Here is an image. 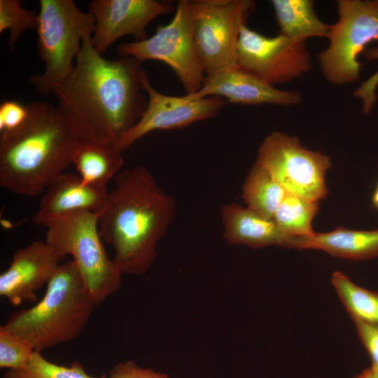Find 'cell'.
I'll list each match as a JSON object with an SVG mask.
<instances>
[{
	"label": "cell",
	"mask_w": 378,
	"mask_h": 378,
	"mask_svg": "<svg viewBox=\"0 0 378 378\" xmlns=\"http://www.w3.org/2000/svg\"><path fill=\"white\" fill-rule=\"evenodd\" d=\"M136 59L108 60L84 36L76 65L53 91L57 107L80 140L114 145L139 121L147 106L146 71Z\"/></svg>",
	"instance_id": "1"
},
{
	"label": "cell",
	"mask_w": 378,
	"mask_h": 378,
	"mask_svg": "<svg viewBox=\"0 0 378 378\" xmlns=\"http://www.w3.org/2000/svg\"><path fill=\"white\" fill-rule=\"evenodd\" d=\"M176 212L175 198L167 193L146 167L120 171L98 214L101 237L114 250L122 274L143 275L157 257L159 241Z\"/></svg>",
	"instance_id": "2"
},
{
	"label": "cell",
	"mask_w": 378,
	"mask_h": 378,
	"mask_svg": "<svg viewBox=\"0 0 378 378\" xmlns=\"http://www.w3.org/2000/svg\"><path fill=\"white\" fill-rule=\"evenodd\" d=\"M26 125L0 139V185L19 195L36 197L72 164L81 141L57 106L28 104Z\"/></svg>",
	"instance_id": "3"
},
{
	"label": "cell",
	"mask_w": 378,
	"mask_h": 378,
	"mask_svg": "<svg viewBox=\"0 0 378 378\" xmlns=\"http://www.w3.org/2000/svg\"><path fill=\"white\" fill-rule=\"evenodd\" d=\"M95 306L71 260L59 265L39 302L14 312L1 326L41 352L76 338Z\"/></svg>",
	"instance_id": "4"
},
{
	"label": "cell",
	"mask_w": 378,
	"mask_h": 378,
	"mask_svg": "<svg viewBox=\"0 0 378 378\" xmlns=\"http://www.w3.org/2000/svg\"><path fill=\"white\" fill-rule=\"evenodd\" d=\"M45 241L60 260L72 256L85 289L97 306L121 286L122 273L101 241L98 214L79 211L46 225Z\"/></svg>",
	"instance_id": "5"
},
{
	"label": "cell",
	"mask_w": 378,
	"mask_h": 378,
	"mask_svg": "<svg viewBox=\"0 0 378 378\" xmlns=\"http://www.w3.org/2000/svg\"><path fill=\"white\" fill-rule=\"evenodd\" d=\"M37 52L45 64L44 71L30 77L29 82L42 94L54 90L72 72L83 38L93 34L95 20L72 0H40Z\"/></svg>",
	"instance_id": "6"
},
{
	"label": "cell",
	"mask_w": 378,
	"mask_h": 378,
	"mask_svg": "<svg viewBox=\"0 0 378 378\" xmlns=\"http://www.w3.org/2000/svg\"><path fill=\"white\" fill-rule=\"evenodd\" d=\"M337 5L338 20L330 25L329 45L317 61L324 78L341 85L359 79V55L370 43L378 42V0H338Z\"/></svg>",
	"instance_id": "7"
},
{
	"label": "cell",
	"mask_w": 378,
	"mask_h": 378,
	"mask_svg": "<svg viewBox=\"0 0 378 378\" xmlns=\"http://www.w3.org/2000/svg\"><path fill=\"white\" fill-rule=\"evenodd\" d=\"M196 50L205 75L238 68L241 27L255 10L253 0H189Z\"/></svg>",
	"instance_id": "8"
},
{
	"label": "cell",
	"mask_w": 378,
	"mask_h": 378,
	"mask_svg": "<svg viewBox=\"0 0 378 378\" xmlns=\"http://www.w3.org/2000/svg\"><path fill=\"white\" fill-rule=\"evenodd\" d=\"M117 51L141 63L151 59L164 62L187 94L197 92L206 76L194 41L189 0L178 1L172 20L158 25L152 36L120 44Z\"/></svg>",
	"instance_id": "9"
},
{
	"label": "cell",
	"mask_w": 378,
	"mask_h": 378,
	"mask_svg": "<svg viewBox=\"0 0 378 378\" xmlns=\"http://www.w3.org/2000/svg\"><path fill=\"white\" fill-rule=\"evenodd\" d=\"M255 163L288 193L315 202L328 195L325 176L331 167L330 156L303 147L295 136L272 132L261 143Z\"/></svg>",
	"instance_id": "10"
},
{
	"label": "cell",
	"mask_w": 378,
	"mask_h": 378,
	"mask_svg": "<svg viewBox=\"0 0 378 378\" xmlns=\"http://www.w3.org/2000/svg\"><path fill=\"white\" fill-rule=\"evenodd\" d=\"M238 67L275 85L292 81L311 71L305 42L282 34L267 36L244 24L237 47Z\"/></svg>",
	"instance_id": "11"
},
{
	"label": "cell",
	"mask_w": 378,
	"mask_h": 378,
	"mask_svg": "<svg viewBox=\"0 0 378 378\" xmlns=\"http://www.w3.org/2000/svg\"><path fill=\"white\" fill-rule=\"evenodd\" d=\"M143 88L148 96L146 110L136 124L117 144L116 148L121 153L154 130L183 128L212 118L225 104V99L218 96L197 97L194 94L182 97L163 94L150 85L147 74L143 78Z\"/></svg>",
	"instance_id": "12"
},
{
	"label": "cell",
	"mask_w": 378,
	"mask_h": 378,
	"mask_svg": "<svg viewBox=\"0 0 378 378\" xmlns=\"http://www.w3.org/2000/svg\"><path fill=\"white\" fill-rule=\"evenodd\" d=\"M88 8L95 20L92 43L101 55L124 36L132 35L136 41L147 38L148 24L176 10L169 3L155 0H93Z\"/></svg>",
	"instance_id": "13"
},
{
	"label": "cell",
	"mask_w": 378,
	"mask_h": 378,
	"mask_svg": "<svg viewBox=\"0 0 378 378\" xmlns=\"http://www.w3.org/2000/svg\"><path fill=\"white\" fill-rule=\"evenodd\" d=\"M60 258L46 241H36L14 253L8 269L0 275V295L15 306L36 302V290L47 284Z\"/></svg>",
	"instance_id": "14"
},
{
	"label": "cell",
	"mask_w": 378,
	"mask_h": 378,
	"mask_svg": "<svg viewBox=\"0 0 378 378\" xmlns=\"http://www.w3.org/2000/svg\"><path fill=\"white\" fill-rule=\"evenodd\" d=\"M193 94L197 97L218 96L244 105L295 106L302 101L300 92L279 90L239 67L206 75L201 88Z\"/></svg>",
	"instance_id": "15"
},
{
	"label": "cell",
	"mask_w": 378,
	"mask_h": 378,
	"mask_svg": "<svg viewBox=\"0 0 378 378\" xmlns=\"http://www.w3.org/2000/svg\"><path fill=\"white\" fill-rule=\"evenodd\" d=\"M42 194L32 221L35 225L46 226L76 211L99 214L108 192L106 188L84 183L79 175L64 172L56 177Z\"/></svg>",
	"instance_id": "16"
},
{
	"label": "cell",
	"mask_w": 378,
	"mask_h": 378,
	"mask_svg": "<svg viewBox=\"0 0 378 378\" xmlns=\"http://www.w3.org/2000/svg\"><path fill=\"white\" fill-rule=\"evenodd\" d=\"M224 239L231 245L244 244L252 248L280 246L299 249L300 237L286 234L273 219L265 218L237 203L220 209Z\"/></svg>",
	"instance_id": "17"
},
{
	"label": "cell",
	"mask_w": 378,
	"mask_h": 378,
	"mask_svg": "<svg viewBox=\"0 0 378 378\" xmlns=\"http://www.w3.org/2000/svg\"><path fill=\"white\" fill-rule=\"evenodd\" d=\"M318 249L332 256L360 260L378 256V229L353 230L343 227L300 237V249Z\"/></svg>",
	"instance_id": "18"
},
{
	"label": "cell",
	"mask_w": 378,
	"mask_h": 378,
	"mask_svg": "<svg viewBox=\"0 0 378 378\" xmlns=\"http://www.w3.org/2000/svg\"><path fill=\"white\" fill-rule=\"evenodd\" d=\"M121 153L114 145L81 140L74 152L72 164L84 183L106 188L124 163Z\"/></svg>",
	"instance_id": "19"
},
{
	"label": "cell",
	"mask_w": 378,
	"mask_h": 378,
	"mask_svg": "<svg viewBox=\"0 0 378 378\" xmlns=\"http://www.w3.org/2000/svg\"><path fill=\"white\" fill-rule=\"evenodd\" d=\"M280 34L296 42L327 38L330 25L317 16L312 0H272Z\"/></svg>",
	"instance_id": "20"
},
{
	"label": "cell",
	"mask_w": 378,
	"mask_h": 378,
	"mask_svg": "<svg viewBox=\"0 0 378 378\" xmlns=\"http://www.w3.org/2000/svg\"><path fill=\"white\" fill-rule=\"evenodd\" d=\"M287 192L262 167L254 163L246 176L242 197L247 207L270 219Z\"/></svg>",
	"instance_id": "21"
},
{
	"label": "cell",
	"mask_w": 378,
	"mask_h": 378,
	"mask_svg": "<svg viewBox=\"0 0 378 378\" xmlns=\"http://www.w3.org/2000/svg\"><path fill=\"white\" fill-rule=\"evenodd\" d=\"M330 281L341 302L354 321L378 326V292L362 288L340 271Z\"/></svg>",
	"instance_id": "22"
},
{
	"label": "cell",
	"mask_w": 378,
	"mask_h": 378,
	"mask_svg": "<svg viewBox=\"0 0 378 378\" xmlns=\"http://www.w3.org/2000/svg\"><path fill=\"white\" fill-rule=\"evenodd\" d=\"M319 210L318 202L286 193L273 216V220L286 234L293 237L312 235L314 217Z\"/></svg>",
	"instance_id": "23"
},
{
	"label": "cell",
	"mask_w": 378,
	"mask_h": 378,
	"mask_svg": "<svg viewBox=\"0 0 378 378\" xmlns=\"http://www.w3.org/2000/svg\"><path fill=\"white\" fill-rule=\"evenodd\" d=\"M4 378H96L87 374L83 366L76 361L70 367L59 365L46 360L40 351H34L22 368L7 370ZM101 378H106L103 376Z\"/></svg>",
	"instance_id": "24"
},
{
	"label": "cell",
	"mask_w": 378,
	"mask_h": 378,
	"mask_svg": "<svg viewBox=\"0 0 378 378\" xmlns=\"http://www.w3.org/2000/svg\"><path fill=\"white\" fill-rule=\"evenodd\" d=\"M38 13L23 8L18 0H0V33L9 30L8 48L13 50L22 34L28 29L36 30Z\"/></svg>",
	"instance_id": "25"
},
{
	"label": "cell",
	"mask_w": 378,
	"mask_h": 378,
	"mask_svg": "<svg viewBox=\"0 0 378 378\" xmlns=\"http://www.w3.org/2000/svg\"><path fill=\"white\" fill-rule=\"evenodd\" d=\"M34 349L24 339L0 327V367L8 370L24 368Z\"/></svg>",
	"instance_id": "26"
},
{
	"label": "cell",
	"mask_w": 378,
	"mask_h": 378,
	"mask_svg": "<svg viewBox=\"0 0 378 378\" xmlns=\"http://www.w3.org/2000/svg\"><path fill=\"white\" fill-rule=\"evenodd\" d=\"M28 104L17 100H4L0 104V139L13 134L27 122Z\"/></svg>",
	"instance_id": "27"
},
{
	"label": "cell",
	"mask_w": 378,
	"mask_h": 378,
	"mask_svg": "<svg viewBox=\"0 0 378 378\" xmlns=\"http://www.w3.org/2000/svg\"><path fill=\"white\" fill-rule=\"evenodd\" d=\"M361 55L368 61L378 60V42L374 47H367ZM377 88L378 70L354 92V96L360 99L365 114L369 113L376 103Z\"/></svg>",
	"instance_id": "28"
},
{
	"label": "cell",
	"mask_w": 378,
	"mask_h": 378,
	"mask_svg": "<svg viewBox=\"0 0 378 378\" xmlns=\"http://www.w3.org/2000/svg\"><path fill=\"white\" fill-rule=\"evenodd\" d=\"M358 337L372 363L370 368L378 374V326L354 321Z\"/></svg>",
	"instance_id": "29"
},
{
	"label": "cell",
	"mask_w": 378,
	"mask_h": 378,
	"mask_svg": "<svg viewBox=\"0 0 378 378\" xmlns=\"http://www.w3.org/2000/svg\"><path fill=\"white\" fill-rule=\"evenodd\" d=\"M108 378H168L165 374L142 368L132 360L120 363L111 370Z\"/></svg>",
	"instance_id": "30"
},
{
	"label": "cell",
	"mask_w": 378,
	"mask_h": 378,
	"mask_svg": "<svg viewBox=\"0 0 378 378\" xmlns=\"http://www.w3.org/2000/svg\"><path fill=\"white\" fill-rule=\"evenodd\" d=\"M372 202L374 207L378 210V182L372 193Z\"/></svg>",
	"instance_id": "31"
},
{
	"label": "cell",
	"mask_w": 378,
	"mask_h": 378,
	"mask_svg": "<svg viewBox=\"0 0 378 378\" xmlns=\"http://www.w3.org/2000/svg\"><path fill=\"white\" fill-rule=\"evenodd\" d=\"M372 370L371 368H367L362 371L356 378H371Z\"/></svg>",
	"instance_id": "32"
},
{
	"label": "cell",
	"mask_w": 378,
	"mask_h": 378,
	"mask_svg": "<svg viewBox=\"0 0 378 378\" xmlns=\"http://www.w3.org/2000/svg\"><path fill=\"white\" fill-rule=\"evenodd\" d=\"M372 370V369H371ZM371 378H378V374L374 372L372 370V377Z\"/></svg>",
	"instance_id": "33"
}]
</instances>
